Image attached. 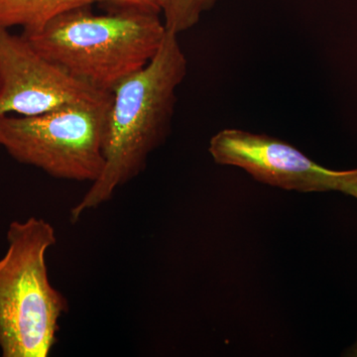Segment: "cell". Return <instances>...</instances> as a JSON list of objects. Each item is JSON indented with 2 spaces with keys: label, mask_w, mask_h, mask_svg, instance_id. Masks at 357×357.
Returning <instances> with one entry per match:
<instances>
[{
  "label": "cell",
  "mask_w": 357,
  "mask_h": 357,
  "mask_svg": "<svg viewBox=\"0 0 357 357\" xmlns=\"http://www.w3.org/2000/svg\"><path fill=\"white\" fill-rule=\"evenodd\" d=\"M0 259V351L3 357H48L57 344L61 318L69 312L64 294L52 285L46 255L57 243L43 218L13 222Z\"/></svg>",
  "instance_id": "obj_3"
},
{
  "label": "cell",
  "mask_w": 357,
  "mask_h": 357,
  "mask_svg": "<svg viewBox=\"0 0 357 357\" xmlns=\"http://www.w3.org/2000/svg\"><path fill=\"white\" fill-rule=\"evenodd\" d=\"M112 98L45 58L23 35L0 29V116H34L77 105L109 107Z\"/></svg>",
  "instance_id": "obj_5"
},
{
  "label": "cell",
  "mask_w": 357,
  "mask_h": 357,
  "mask_svg": "<svg viewBox=\"0 0 357 357\" xmlns=\"http://www.w3.org/2000/svg\"><path fill=\"white\" fill-rule=\"evenodd\" d=\"M187 72L178 34L167 30L154 58L115 86L107 112L105 166L83 199L70 208V222L109 202L119 188L144 171L150 154L170 132L178 89Z\"/></svg>",
  "instance_id": "obj_1"
},
{
  "label": "cell",
  "mask_w": 357,
  "mask_h": 357,
  "mask_svg": "<svg viewBox=\"0 0 357 357\" xmlns=\"http://www.w3.org/2000/svg\"><path fill=\"white\" fill-rule=\"evenodd\" d=\"M218 0H158L160 13L168 31L180 34L198 24Z\"/></svg>",
  "instance_id": "obj_8"
},
{
  "label": "cell",
  "mask_w": 357,
  "mask_h": 357,
  "mask_svg": "<svg viewBox=\"0 0 357 357\" xmlns=\"http://www.w3.org/2000/svg\"><path fill=\"white\" fill-rule=\"evenodd\" d=\"M161 14L91 13L79 7L54 18L41 31L23 35L45 58L100 91L115 86L154 58L167 33Z\"/></svg>",
  "instance_id": "obj_2"
},
{
  "label": "cell",
  "mask_w": 357,
  "mask_h": 357,
  "mask_svg": "<svg viewBox=\"0 0 357 357\" xmlns=\"http://www.w3.org/2000/svg\"><path fill=\"white\" fill-rule=\"evenodd\" d=\"M208 152L220 165L243 169L259 182L288 191H335L340 175L285 141L241 129L218 131L211 137Z\"/></svg>",
  "instance_id": "obj_6"
},
{
  "label": "cell",
  "mask_w": 357,
  "mask_h": 357,
  "mask_svg": "<svg viewBox=\"0 0 357 357\" xmlns=\"http://www.w3.org/2000/svg\"><path fill=\"white\" fill-rule=\"evenodd\" d=\"M96 3V0H0V29L22 27L23 35L41 31L61 14Z\"/></svg>",
  "instance_id": "obj_7"
},
{
  "label": "cell",
  "mask_w": 357,
  "mask_h": 357,
  "mask_svg": "<svg viewBox=\"0 0 357 357\" xmlns=\"http://www.w3.org/2000/svg\"><path fill=\"white\" fill-rule=\"evenodd\" d=\"M109 107L77 105L34 116H0V147L60 180L89 182L105 166Z\"/></svg>",
  "instance_id": "obj_4"
},
{
  "label": "cell",
  "mask_w": 357,
  "mask_h": 357,
  "mask_svg": "<svg viewBox=\"0 0 357 357\" xmlns=\"http://www.w3.org/2000/svg\"><path fill=\"white\" fill-rule=\"evenodd\" d=\"M112 11L136 10L160 13L158 0H96Z\"/></svg>",
  "instance_id": "obj_9"
},
{
  "label": "cell",
  "mask_w": 357,
  "mask_h": 357,
  "mask_svg": "<svg viewBox=\"0 0 357 357\" xmlns=\"http://www.w3.org/2000/svg\"><path fill=\"white\" fill-rule=\"evenodd\" d=\"M335 191L344 192L357 199V169L340 171Z\"/></svg>",
  "instance_id": "obj_10"
}]
</instances>
